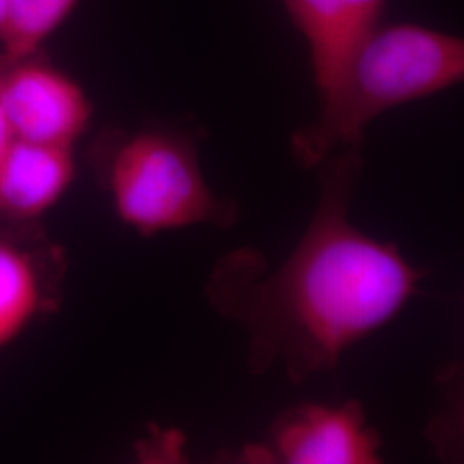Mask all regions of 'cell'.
<instances>
[{"label": "cell", "instance_id": "7a4b0ae2", "mask_svg": "<svg viewBox=\"0 0 464 464\" xmlns=\"http://www.w3.org/2000/svg\"><path fill=\"white\" fill-rule=\"evenodd\" d=\"M463 76L461 38L410 23L377 24L320 97L315 121L293 134V153L301 166L315 169L332 153L362 149L377 117L444 92Z\"/></svg>", "mask_w": 464, "mask_h": 464}, {"label": "cell", "instance_id": "ba28073f", "mask_svg": "<svg viewBox=\"0 0 464 464\" xmlns=\"http://www.w3.org/2000/svg\"><path fill=\"white\" fill-rule=\"evenodd\" d=\"M78 0H11L0 44L11 63L26 61L74 9Z\"/></svg>", "mask_w": 464, "mask_h": 464}, {"label": "cell", "instance_id": "52a82bcc", "mask_svg": "<svg viewBox=\"0 0 464 464\" xmlns=\"http://www.w3.org/2000/svg\"><path fill=\"white\" fill-rule=\"evenodd\" d=\"M71 149L16 138L0 160V210L28 218L52 208L74 179Z\"/></svg>", "mask_w": 464, "mask_h": 464}, {"label": "cell", "instance_id": "6da1fadb", "mask_svg": "<svg viewBox=\"0 0 464 464\" xmlns=\"http://www.w3.org/2000/svg\"><path fill=\"white\" fill-rule=\"evenodd\" d=\"M362 166V149L316 164L315 216L277 268L251 248L234 249L214 266L207 296L246 332L255 375L282 365L299 383L332 372L353 344L389 324L415 296L423 272L349 218Z\"/></svg>", "mask_w": 464, "mask_h": 464}, {"label": "cell", "instance_id": "9c48e42d", "mask_svg": "<svg viewBox=\"0 0 464 464\" xmlns=\"http://www.w3.org/2000/svg\"><path fill=\"white\" fill-rule=\"evenodd\" d=\"M34 266L17 249L0 243V346L21 331L38 306Z\"/></svg>", "mask_w": 464, "mask_h": 464}, {"label": "cell", "instance_id": "8fae6325", "mask_svg": "<svg viewBox=\"0 0 464 464\" xmlns=\"http://www.w3.org/2000/svg\"><path fill=\"white\" fill-rule=\"evenodd\" d=\"M9 2H11V0H0V40H2V34L5 32V24H7Z\"/></svg>", "mask_w": 464, "mask_h": 464}, {"label": "cell", "instance_id": "8992f818", "mask_svg": "<svg viewBox=\"0 0 464 464\" xmlns=\"http://www.w3.org/2000/svg\"><path fill=\"white\" fill-rule=\"evenodd\" d=\"M306 40L318 97L335 83L360 40L381 24L385 0H282Z\"/></svg>", "mask_w": 464, "mask_h": 464}, {"label": "cell", "instance_id": "3957f363", "mask_svg": "<svg viewBox=\"0 0 464 464\" xmlns=\"http://www.w3.org/2000/svg\"><path fill=\"white\" fill-rule=\"evenodd\" d=\"M105 183L122 224L143 236L191 226L231 227L237 203L207 183L195 134L145 130L119 138L105 162Z\"/></svg>", "mask_w": 464, "mask_h": 464}, {"label": "cell", "instance_id": "277c9868", "mask_svg": "<svg viewBox=\"0 0 464 464\" xmlns=\"http://www.w3.org/2000/svg\"><path fill=\"white\" fill-rule=\"evenodd\" d=\"M381 437L358 401L301 404L282 413L266 446H251L249 461L282 464L381 463Z\"/></svg>", "mask_w": 464, "mask_h": 464}, {"label": "cell", "instance_id": "30bf717a", "mask_svg": "<svg viewBox=\"0 0 464 464\" xmlns=\"http://www.w3.org/2000/svg\"><path fill=\"white\" fill-rule=\"evenodd\" d=\"M14 140H16V136H14L13 128H11L7 112H5L4 100H2V88H0V160L4 159L7 150L11 149Z\"/></svg>", "mask_w": 464, "mask_h": 464}, {"label": "cell", "instance_id": "5b68a950", "mask_svg": "<svg viewBox=\"0 0 464 464\" xmlns=\"http://www.w3.org/2000/svg\"><path fill=\"white\" fill-rule=\"evenodd\" d=\"M0 88L17 140L72 147L90 124L83 88L53 67L19 61L0 74Z\"/></svg>", "mask_w": 464, "mask_h": 464}]
</instances>
